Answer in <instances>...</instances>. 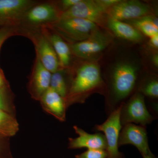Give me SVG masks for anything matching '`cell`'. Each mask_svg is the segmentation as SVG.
<instances>
[{
    "mask_svg": "<svg viewBox=\"0 0 158 158\" xmlns=\"http://www.w3.org/2000/svg\"><path fill=\"white\" fill-rule=\"evenodd\" d=\"M106 93L105 85L98 65L87 62L79 66L71 79L67 96V107L76 103H83L91 94Z\"/></svg>",
    "mask_w": 158,
    "mask_h": 158,
    "instance_id": "6da1fadb",
    "label": "cell"
},
{
    "mask_svg": "<svg viewBox=\"0 0 158 158\" xmlns=\"http://www.w3.org/2000/svg\"><path fill=\"white\" fill-rule=\"evenodd\" d=\"M138 80V68L128 62L118 63L113 69L110 81L106 105L110 113L124 102L133 93Z\"/></svg>",
    "mask_w": 158,
    "mask_h": 158,
    "instance_id": "7a4b0ae2",
    "label": "cell"
},
{
    "mask_svg": "<svg viewBox=\"0 0 158 158\" xmlns=\"http://www.w3.org/2000/svg\"><path fill=\"white\" fill-rule=\"evenodd\" d=\"M63 39L71 44L88 39L94 32L98 30L97 25L88 20L79 18L59 19L47 25Z\"/></svg>",
    "mask_w": 158,
    "mask_h": 158,
    "instance_id": "3957f363",
    "label": "cell"
},
{
    "mask_svg": "<svg viewBox=\"0 0 158 158\" xmlns=\"http://www.w3.org/2000/svg\"><path fill=\"white\" fill-rule=\"evenodd\" d=\"M154 119L146 107L144 96L138 91L123 103L120 112L122 127L127 123H136L145 127Z\"/></svg>",
    "mask_w": 158,
    "mask_h": 158,
    "instance_id": "277c9868",
    "label": "cell"
},
{
    "mask_svg": "<svg viewBox=\"0 0 158 158\" xmlns=\"http://www.w3.org/2000/svg\"><path fill=\"white\" fill-rule=\"evenodd\" d=\"M122 104L112 111L103 123L95 126L96 131L104 134L107 143V158H123L122 154L118 151V138L122 128L120 121Z\"/></svg>",
    "mask_w": 158,
    "mask_h": 158,
    "instance_id": "5b68a950",
    "label": "cell"
},
{
    "mask_svg": "<svg viewBox=\"0 0 158 158\" xmlns=\"http://www.w3.org/2000/svg\"><path fill=\"white\" fill-rule=\"evenodd\" d=\"M61 14L55 2H38L26 12L21 25L40 27L59 20Z\"/></svg>",
    "mask_w": 158,
    "mask_h": 158,
    "instance_id": "8992f818",
    "label": "cell"
},
{
    "mask_svg": "<svg viewBox=\"0 0 158 158\" xmlns=\"http://www.w3.org/2000/svg\"><path fill=\"white\" fill-rule=\"evenodd\" d=\"M26 31V36L34 43L36 56L41 64L52 73L59 70L60 67L59 59L52 46L42 31Z\"/></svg>",
    "mask_w": 158,
    "mask_h": 158,
    "instance_id": "52a82bcc",
    "label": "cell"
},
{
    "mask_svg": "<svg viewBox=\"0 0 158 158\" xmlns=\"http://www.w3.org/2000/svg\"><path fill=\"white\" fill-rule=\"evenodd\" d=\"M37 3L32 0H0V28L20 25L26 12Z\"/></svg>",
    "mask_w": 158,
    "mask_h": 158,
    "instance_id": "ba28073f",
    "label": "cell"
},
{
    "mask_svg": "<svg viewBox=\"0 0 158 158\" xmlns=\"http://www.w3.org/2000/svg\"><path fill=\"white\" fill-rule=\"evenodd\" d=\"M111 37L99 29L88 37L80 42L71 44V52L76 56L82 59H90L106 48L111 42Z\"/></svg>",
    "mask_w": 158,
    "mask_h": 158,
    "instance_id": "9c48e42d",
    "label": "cell"
},
{
    "mask_svg": "<svg viewBox=\"0 0 158 158\" xmlns=\"http://www.w3.org/2000/svg\"><path fill=\"white\" fill-rule=\"evenodd\" d=\"M107 10L97 0H81L73 7L62 12L59 19L79 18L88 20L97 25L101 24Z\"/></svg>",
    "mask_w": 158,
    "mask_h": 158,
    "instance_id": "30bf717a",
    "label": "cell"
},
{
    "mask_svg": "<svg viewBox=\"0 0 158 158\" xmlns=\"http://www.w3.org/2000/svg\"><path fill=\"white\" fill-rule=\"evenodd\" d=\"M148 5L136 0L121 1L108 10V18L117 20H132L151 14Z\"/></svg>",
    "mask_w": 158,
    "mask_h": 158,
    "instance_id": "8fae6325",
    "label": "cell"
},
{
    "mask_svg": "<svg viewBox=\"0 0 158 158\" xmlns=\"http://www.w3.org/2000/svg\"><path fill=\"white\" fill-rule=\"evenodd\" d=\"M122 127L118 138V147L126 144H132L137 148L142 155L153 154L148 145L145 127L127 123Z\"/></svg>",
    "mask_w": 158,
    "mask_h": 158,
    "instance_id": "7c38bea8",
    "label": "cell"
},
{
    "mask_svg": "<svg viewBox=\"0 0 158 158\" xmlns=\"http://www.w3.org/2000/svg\"><path fill=\"white\" fill-rule=\"evenodd\" d=\"M52 73L41 64L36 56L29 81L28 90L31 97L39 101L43 94L49 88Z\"/></svg>",
    "mask_w": 158,
    "mask_h": 158,
    "instance_id": "4fadbf2b",
    "label": "cell"
},
{
    "mask_svg": "<svg viewBox=\"0 0 158 158\" xmlns=\"http://www.w3.org/2000/svg\"><path fill=\"white\" fill-rule=\"evenodd\" d=\"M73 129L79 136L76 138H69V149H106V141L103 134L101 133L89 134L77 126H74Z\"/></svg>",
    "mask_w": 158,
    "mask_h": 158,
    "instance_id": "5bb4252c",
    "label": "cell"
},
{
    "mask_svg": "<svg viewBox=\"0 0 158 158\" xmlns=\"http://www.w3.org/2000/svg\"><path fill=\"white\" fill-rule=\"evenodd\" d=\"M39 101L43 110L61 122L66 118L67 107L65 99L49 87L43 94Z\"/></svg>",
    "mask_w": 158,
    "mask_h": 158,
    "instance_id": "9a60e30c",
    "label": "cell"
},
{
    "mask_svg": "<svg viewBox=\"0 0 158 158\" xmlns=\"http://www.w3.org/2000/svg\"><path fill=\"white\" fill-rule=\"evenodd\" d=\"M40 30L51 43L59 59L61 68H68L71 58V52L69 46L59 34L48 26L40 27Z\"/></svg>",
    "mask_w": 158,
    "mask_h": 158,
    "instance_id": "2e32d148",
    "label": "cell"
},
{
    "mask_svg": "<svg viewBox=\"0 0 158 158\" xmlns=\"http://www.w3.org/2000/svg\"><path fill=\"white\" fill-rule=\"evenodd\" d=\"M109 28L118 37L133 42H140L143 35L134 26L130 24L108 18Z\"/></svg>",
    "mask_w": 158,
    "mask_h": 158,
    "instance_id": "e0dca14e",
    "label": "cell"
},
{
    "mask_svg": "<svg viewBox=\"0 0 158 158\" xmlns=\"http://www.w3.org/2000/svg\"><path fill=\"white\" fill-rule=\"evenodd\" d=\"M130 23L141 34H144L149 38L158 34V19L152 15L132 20Z\"/></svg>",
    "mask_w": 158,
    "mask_h": 158,
    "instance_id": "ac0fdd59",
    "label": "cell"
},
{
    "mask_svg": "<svg viewBox=\"0 0 158 158\" xmlns=\"http://www.w3.org/2000/svg\"><path fill=\"white\" fill-rule=\"evenodd\" d=\"M19 130V124L14 115L0 109V137L10 138Z\"/></svg>",
    "mask_w": 158,
    "mask_h": 158,
    "instance_id": "d6986e66",
    "label": "cell"
},
{
    "mask_svg": "<svg viewBox=\"0 0 158 158\" xmlns=\"http://www.w3.org/2000/svg\"><path fill=\"white\" fill-rule=\"evenodd\" d=\"M63 69H60L52 73L50 87L65 99L68 93L69 84L68 83Z\"/></svg>",
    "mask_w": 158,
    "mask_h": 158,
    "instance_id": "ffe728a7",
    "label": "cell"
},
{
    "mask_svg": "<svg viewBox=\"0 0 158 158\" xmlns=\"http://www.w3.org/2000/svg\"><path fill=\"white\" fill-rule=\"evenodd\" d=\"M138 92L144 96L152 99L158 98V81L156 78H153L145 82L141 85Z\"/></svg>",
    "mask_w": 158,
    "mask_h": 158,
    "instance_id": "44dd1931",
    "label": "cell"
},
{
    "mask_svg": "<svg viewBox=\"0 0 158 158\" xmlns=\"http://www.w3.org/2000/svg\"><path fill=\"white\" fill-rule=\"evenodd\" d=\"M9 88L0 89V109L13 115L15 107L9 94Z\"/></svg>",
    "mask_w": 158,
    "mask_h": 158,
    "instance_id": "7402d4cb",
    "label": "cell"
},
{
    "mask_svg": "<svg viewBox=\"0 0 158 158\" xmlns=\"http://www.w3.org/2000/svg\"><path fill=\"white\" fill-rule=\"evenodd\" d=\"M19 26L5 27L0 28V49L6 40L14 35H25L24 29L20 28Z\"/></svg>",
    "mask_w": 158,
    "mask_h": 158,
    "instance_id": "603a6c76",
    "label": "cell"
},
{
    "mask_svg": "<svg viewBox=\"0 0 158 158\" xmlns=\"http://www.w3.org/2000/svg\"><path fill=\"white\" fill-rule=\"evenodd\" d=\"M107 152L104 149H88L75 156L76 158H107Z\"/></svg>",
    "mask_w": 158,
    "mask_h": 158,
    "instance_id": "cb8c5ba5",
    "label": "cell"
},
{
    "mask_svg": "<svg viewBox=\"0 0 158 158\" xmlns=\"http://www.w3.org/2000/svg\"><path fill=\"white\" fill-rule=\"evenodd\" d=\"M9 139V138L0 137V158H13Z\"/></svg>",
    "mask_w": 158,
    "mask_h": 158,
    "instance_id": "d4e9b609",
    "label": "cell"
},
{
    "mask_svg": "<svg viewBox=\"0 0 158 158\" xmlns=\"http://www.w3.org/2000/svg\"><path fill=\"white\" fill-rule=\"evenodd\" d=\"M81 0H62L59 2V4L56 3V5L61 12H64L69 9H70L75 5L77 4Z\"/></svg>",
    "mask_w": 158,
    "mask_h": 158,
    "instance_id": "484cf974",
    "label": "cell"
},
{
    "mask_svg": "<svg viewBox=\"0 0 158 158\" xmlns=\"http://www.w3.org/2000/svg\"><path fill=\"white\" fill-rule=\"evenodd\" d=\"M103 7L108 10L120 2V0H97Z\"/></svg>",
    "mask_w": 158,
    "mask_h": 158,
    "instance_id": "4316f807",
    "label": "cell"
},
{
    "mask_svg": "<svg viewBox=\"0 0 158 158\" xmlns=\"http://www.w3.org/2000/svg\"><path fill=\"white\" fill-rule=\"evenodd\" d=\"M149 42V46L154 49H158V34L150 37Z\"/></svg>",
    "mask_w": 158,
    "mask_h": 158,
    "instance_id": "83f0119b",
    "label": "cell"
},
{
    "mask_svg": "<svg viewBox=\"0 0 158 158\" xmlns=\"http://www.w3.org/2000/svg\"><path fill=\"white\" fill-rule=\"evenodd\" d=\"M9 87L4 73L2 70H0V89Z\"/></svg>",
    "mask_w": 158,
    "mask_h": 158,
    "instance_id": "f1b7e54d",
    "label": "cell"
},
{
    "mask_svg": "<svg viewBox=\"0 0 158 158\" xmlns=\"http://www.w3.org/2000/svg\"><path fill=\"white\" fill-rule=\"evenodd\" d=\"M152 62L154 65H155L156 67H157L158 66V55L157 54H156L153 56Z\"/></svg>",
    "mask_w": 158,
    "mask_h": 158,
    "instance_id": "f546056e",
    "label": "cell"
},
{
    "mask_svg": "<svg viewBox=\"0 0 158 158\" xmlns=\"http://www.w3.org/2000/svg\"><path fill=\"white\" fill-rule=\"evenodd\" d=\"M142 156L143 158H157L156 157L153 155V154L146 155H142Z\"/></svg>",
    "mask_w": 158,
    "mask_h": 158,
    "instance_id": "4dcf8cb0",
    "label": "cell"
},
{
    "mask_svg": "<svg viewBox=\"0 0 158 158\" xmlns=\"http://www.w3.org/2000/svg\"><path fill=\"white\" fill-rule=\"evenodd\" d=\"M0 70H1V69H0Z\"/></svg>",
    "mask_w": 158,
    "mask_h": 158,
    "instance_id": "1f68e13d",
    "label": "cell"
}]
</instances>
